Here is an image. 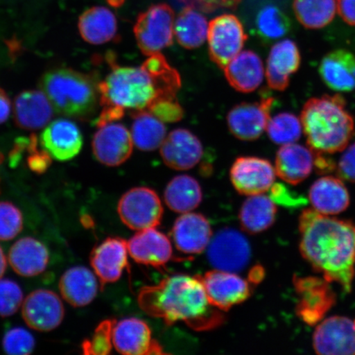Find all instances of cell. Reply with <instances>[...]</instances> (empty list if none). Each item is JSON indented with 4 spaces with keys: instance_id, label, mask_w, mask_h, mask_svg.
<instances>
[{
    "instance_id": "obj_25",
    "label": "cell",
    "mask_w": 355,
    "mask_h": 355,
    "mask_svg": "<svg viewBox=\"0 0 355 355\" xmlns=\"http://www.w3.org/2000/svg\"><path fill=\"white\" fill-rule=\"evenodd\" d=\"M98 279L94 272L83 266L66 270L59 283L64 300L73 307H84L95 300L99 291Z\"/></svg>"
},
{
    "instance_id": "obj_18",
    "label": "cell",
    "mask_w": 355,
    "mask_h": 355,
    "mask_svg": "<svg viewBox=\"0 0 355 355\" xmlns=\"http://www.w3.org/2000/svg\"><path fill=\"white\" fill-rule=\"evenodd\" d=\"M39 141L42 148L60 162L76 157L83 145L82 132L77 124L65 119L48 123Z\"/></svg>"
},
{
    "instance_id": "obj_11",
    "label": "cell",
    "mask_w": 355,
    "mask_h": 355,
    "mask_svg": "<svg viewBox=\"0 0 355 355\" xmlns=\"http://www.w3.org/2000/svg\"><path fill=\"white\" fill-rule=\"evenodd\" d=\"M213 307L227 311L251 295L250 283L236 273L215 270L200 277Z\"/></svg>"
},
{
    "instance_id": "obj_8",
    "label": "cell",
    "mask_w": 355,
    "mask_h": 355,
    "mask_svg": "<svg viewBox=\"0 0 355 355\" xmlns=\"http://www.w3.org/2000/svg\"><path fill=\"white\" fill-rule=\"evenodd\" d=\"M248 37L236 16L216 17L208 26L207 41L211 61L224 69L241 52Z\"/></svg>"
},
{
    "instance_id": "obj_51",
    "label": "cell",
    "mask_w": 355,
    "mask_h": 355,
    "mask_svg": "<svg viewBox=\"0 0 355 355\" xmlns=\"http://www.w3.org/2000/svg\"><path fill=\"white\" fill-rule=\"evenodd\" d=\"M110 6L114 8H119L123 6L125 0H107Z\"/></svg>"
},
{
    "instance_id": "obj_29",
    "label": "cell",
    "mask_w": 355,
    "mask_h": 355,
    "mask_svg": "<svg viewBox=\"0 0 355 355\" xmlns=\"http://www.w3.org/2000/svg\"><path fill=\"white\" fill-rule=\"evenodd\" d=\"M225 76L235 90L254 92L263 81L264 66L261 58L252 51H244L225 66Z\"/></svg>"
},
{
    "instance_id": "obj_23",
    "label": "cell",
    "mask_w": 355,
    "mask_h": 355,
    "mask_svg": "<svg viewBox=\"0 0 355 355\" xmlns=\"http://www.w3.org/2000/svg\"><path fill=\"white\" fill-rule=\"evenodd\" d=\"M300 63V52L295 42L287 39L274 44L266 64L268 86L273 90L285 91L290 85L291 75L298 71Z\"/></svg>"
},
{
    "instance_id": "obj_17",
    "label": "cell",
    "mask_w": 355,
    "mask_h": 355,
    "mask_svg": "<svg viewBox=\"0 0 355 355\" xmlns=\"http://www.w3.org/2000/svg\"><path fill=\"white\" fill-rule=\"evenodd\" d=\"M112 343L119 353L127 355L163 354L161 345L153 338L148 324L136 318L114 322Z\"/></svg>"
},
{
    "instance_id": "obj_53",
    "label": "cell",
    "mask_w": 355,
    "mask_h": 355,
    "mask_svg": "<svg viewBox=\"0 0 355 355\" xmlns=\"http://www.w3.org/2000/svg\"><path fill=\"white\" fill-rule=\"evenodd\" d=\"M354 322H355V321H354Z\"/></svg>"
},
{
    "instance_id": "obj_42",
    "label": "cell",
    "mask_w": 355,
    "mask_h": 355,
    "mask_svg": "<svg viewBox=\"0 0 355 355\" xmlns=\"http://www.w3.org/2000/svg\"><path fill=\"white\" fill-rule=\"evenodd\" d=\"M4 352L11 355H28L33 352L35 341L31 333L21 327L8 330L3 338Z\"/></svg>"
},
{
    "instance_id": "obj_4",
    "label": "cell",
    "mask_w": 355,
    "mask_h": 355,
    "mask_svg": "<svg viewBox=\"0 0 355 355\" xmlns=\"http://www.w3.org/2000/svg\"><path fill=\"white\" fill-rule=\"evenodd\" d=\"M105 60L110 72L97 83L101 108L146 110L155 101L166 99L157 80L143 66L119 65L112 52Z\"/></svg>"
},
{
    "instance_id": "obj_50",
    "label": "cell",
    "mask_w": 355,
    "mask_h": 355,
    "mask_svg": "<svg viewBox=\"0 0 355 355\" xmlns=\"http://www.w3.org/2000/svg\"><path fill=\"white\" fill-rule=\"evenodd\" d=\"M241 0H219L220 8H234Z\"/></svg>"
},
{
    "instance_id": "obj_49",
    "label": "cell",
    "mask_w": 355,
    "mask_h": 355,
    "mask_svg": "<svg viewBox=\"0 0 355 355\" xmlns=\"http://www.w3.org/2000/svg\"><path fill=\"white\" fill-rule=\"evenodd\" d=\"M7 268V259L6 254L2 250V248L0 247V279L3 276L4 272H6V270Z\"/></svg>"
},
{
    "instance_id": "obj_28",
    "label": "cell",
    "mask_w": 355,
    "mask_h": 355,
    "mask_svg": "<svg viewBox=\"0 0 355 355\" xmlns=\"http://www.w3.org/2000/svg\"><path fill=\"white\" fill-rule=\"evenodd\" d=\"M309 201L315 211L323 215H337L347 209L350 198L343 180L333 176L322 177L309 189Z\"/></svg>"
},
{
    "instance_id": "obj_45",
    "label": "cell",
    "mask_w": 355,
    "mask_h": 355,
    "mask_svg": "<svg viewBox=\"0 0 355 355\" xmlns=\"http://www.w3.org/2000/svg\"><path fill=\"white\" fill-rule=\"evenodd\" d=\"M336 170L340 179L355 183V143L341 155Z\"/></svg>"
},
{
    "instance_id": "obj_47",
    "label": "cell",
    "mask_w": 355,
    "mask_h": 355,
    "mask_svg": "<svg viewBox=\"0 0 355 355\" xmlns=\"http://www.w3.org/2000/svg\"><path fill=\"white\" fill-rule=\"evenodd\" d=\"M11 114V101L6 92L0 88V124L7 121Z\"/></svg>"
},
{
    "instance_id": "obj_30",
    "label": "cell",
    "mask_w": 355,
    "mask_h": 355,
    "mask_svg": "<svg viewBox=\"0 0 355 355\" xmlns=\"http://www.w3.org/2000/svg\"><path fill=\"white\" fill-rule=\"evenodd\" d=\"M319 73L331 90L352 92L355 89V55L345 50L328 53L322 60Z\"/></svg>"
},
{
    "instance_id": "obj_20",
    "label": "cell",
    "mask_w": 355,
    "mask_h": 355,
    "mask_svg": "<svg viewBox=\"0 0 355 355\" xmlns=\"http://www.w3.org/2000/svg\"><path fill=\"white\" fill-rule=\"evenodd\" d=\"M128 243L124 239L110 237L92 250L90 261L101 288L116 282L128 266Z\"/></svg>"
},
{
    "instance_id": "obj_1",
    "label": "cell",
    "mask_w": 355,
    "mask_h": 355,
    "mask_svg": "<svg viewBox=\"0 0 355 355\" xmlns=\"http://www.w3.org/2000/svg\"><path fill=\"white\" fill-rule=\"evenodd\" d=\"M300 250L313 268L345 292L352 291L355 276V225L314 209L300 217Z\"/></svg>"
},
{
    "instance_id": "obj_12",
    "label": "cell",
    "mask_w": 355,
    "mask_h": 355,
    "mask_svg": "<svg viewBox=\"0 0 355 355\" xmlns=\"http://www.w3.org/2000/svg\"><path fill=\"white\" fill-rule=\"evenodd\" d=\"M276 175L272 163L255 157H238L230 168V180L234 189L248 197L268 192Z\"/></svg>"
},
{
    "instance_id": "obj_31",
    "label": "cell",
    "mask_w": 355,
    "mask_h": 355,
    "mask_svg": "<svg viewBox=\"0 0 355 355\" xmlns=\"http://www.w3.org/2000/svg\"><path fill=\"white\" fill-rule=\"evenodd\" d=\"M79 33L86 42L103 44L118 38V24L114 13L105 7H92L78 21Z\"/></svg>"
},
{
    "instance_id": "obj_48",
    "label": "cell",
    "mask_w": 355,
    "mask_h": 355,
    "mask_svg": "<svg viewBox=\"0 0 355 355\" xmlns=\"http://www.w3.org/2000/svg\"><path fill=\"white\" fill-rule=\"evenodd\" d=\"M264 277V269L260 266H256L250 273V283H260Z\"/></svg>"
},
{
    "instance_id": "obj_41",
    "label": "cell",
    "mask_w": 355,
    "mask_h": 355,
    "mask_svg": "<svg viewBox=\"0 0 355 355\" xmlns=\"http://www.w3.org/2000/svg\"><path fill=\"white\" fill-rule=\"evenodd\" d=\"M114 321L106 320L97 327L90 339L84 341L82 349L84 354L104 355L112 349V329Z\"/></svg>"
},
{
    "instance_id": "obj_14",
    "label": "cell",
    "mask_w": 355,
    "mask_h": 355,
    "mask_svg": "<svg viewBox=\"0 0 355 355\" xmlns=\"http://www.w3.org/2000/svg\"><path fill=\"white\" fill-rule=\"evenodd\" d=\"M273 104V97L263 96L259 101L235 105L227 115L230 132L243 141L259 139L268 126Z\"/></svg>"
},
{
    "instance_id": "obj_46",
    "label": "cell",
    "mask_w": 355,
    "mask_h": 355,
    "mask_svg": "<svg viewBox=\"0 0 355 355\" xmlns=\"http://www.w3.org/2000/svg\"><path fill=\"white\" fill-rule=\"evenodd\" d=\"M337 12L346 24L355 26V0H337Z\"/></svg>"
},
{
    "instance_id": "obj_6",
    "label": "cell",
    "mask_w": 355,
    "mask_h": 355,
    "mask_svg": "<svg viewBox=\"0 0 355 355\" xmlns=\"http://www.w3.org/2000/svg\"><path fill=\"white\" fill-rule=\"evenodd\" d=\"M174 21L175 12L166 3L155 4L140 13L133 32L144 55H153L171 46Z\"/></svg>"
},
{
    "instance_id": "obj_13",
    "label": "cell",
    "mask_w": 355,
    "mask_h": 355,
    "mask_svg": "<svg viewBox=\"0 0 355 355\" xmlns=\"http://www.w3.org/2000/svg\"><path fill=\"white\" fill-rule=\"evenodd\" d=\"M313 345L319 355H355V322L334 316L321 322L314 331Z\"/></svg>"
},
{
    "instance_id": "obj_26",
    "label": "cell",
    "mask_w": 355,
    "mask_h": 355,
    "mask_svg": "<svg viewBox=\"0 0 355 355\" xmlns=\"http://www.w3.org/2000/svg\"><path fill=\"white\" fill-rule=\"evenodd\" d=\"M314 166V153L300 144L283 145L276 157V174L286 183L297 185L311 175Z\"/></svg>"
},
{
    "instance_id": "obj_35",
    "label": "cell",
    "mask_w": 355,
    "mask_h": 355,
    "mask_svg": "<svg viewBox=\"0 0 355 355\" xmlns=\"http://www.w3.org/2000/svg\"><path fill=\"white\" fill-rule=\"evenodd\" d=\"M206 17L196 8L187 6L180 12L175 24V35L182 47L193 50L202 46L207 38Z\"/></svg>"
},
{
    "instance_id": "obj_34",
    "label": "cell",
    "mask_w": 355,
    "mask_h": 355,
    "mask_svg": "<svg viewBox=\"0 0 355 355\" xmlns=\"http://www.w3.org/2000/svg\"><path fill=\"white\" fill-rule=\"evenodd\" d=\"M132 139L137 149L152 152L166 139V128L148 110L132 111Z\"/></svg>"
},
{
    "instance_id": "obj_3",
    "label": "cell",
    "mask_w": 355,
    "mask_h": 355,
    "mask_svg": "<svg viewBox=\"0 0 355 355\" xmlns=\"http://www.w3.org/2000/svg\"><path fill=\"white\" fill-rule=\"evenodd\" d=\"M340 95L316 97L306 102L301 113L307 143L314 153L343 152L354 135L352 115Z\"/></svg>"
},
{
    "instance_id": "obj_2",
    "label": "cell",
    "mask_w": 355,
    "mask_h": 355,
    "mask_svg": "<svg viewBox=\"0 0 355 355\" xmlns=\"http://www.w3.org/2000/svg\"><path fill=\"white\" fill-rule=\"evenodd\" d=\"M137 300L146 314L162 319L167 325L182 322L201 331L224 322V314L210 304L200 277L172 275L158 285L141 288Z\"/></svg>"
},
{
    "instance_id": "obj_21",
    "label": "cell",
    "mask_w": 355,
    "mask_h": 355,
    "mask_svg": "<svg viewBox=\"0 0 355 355\" xmlns=\"http://www.w3.org/2000/svg\"><path fill=\"white\" fill-rule=\"evenodd\" d=\"M161 155L167 166L177 171H187L201 161L203 148L193 132L178 128L163 141Z\"/></svg>"
},
{
    "instance_id": "obj_39",
    "label": "cell",
    "mask_w": 355,
    "mask_h": 355,
    "mask_svg": "<svg viewBox=\"0 0 355 355\" xmlns=\"http://www.w3.org/2000/svg\"><path fill=\"white\" fill-rule=\"evenodd\" d=\"M22 215L15 204L0 202V241H11L21 232Z\"/></svg>"
},
{
    "instance_id": "obj_22",
    "label": "cell",
    "mask_w": 355,
    "mask_h": 355,
    "mask_svg": "<svg viewBox=\"0 0 355 355\" xmlns=\"http://www.w3.org/2000/svg\"><path fill=\"white\" fill-rule=\"evenodd\" d=\"M212 236L209 221L198 213L182 214L172 228L173 241L184 254H201L207 250Z\"/></svg>"
},
{
    "instance_id": "obj_52",
    "label": "cell",
    "mask_w": 355,
    "mask_h": 355,
    "mask_svg": "<svg viewBox=\"0 0 355 355\" xmlns=\"http://www.w3.org/2000/svg\"><path fill=\"white\" fill-rule=\"evenodd\" d=\"M3 159H4V157H3V155L1 153H0V166L2 165V163L3 162Z\"/></svg>"
},
{
    "instance_id": "obj_44",
    "label": "cell",
    "mask_w": 355,
    "mask_h": 355,
    "mask_svg": "<svg viewBox=\"0 0 355 355\" xmlns=\"http://www.w3.org/2000/svg\"><path fill=\"white\" fill-rule=\"evenodd\" d=\"M40 141L35 135H31V143L28 153V166L31 171L42 174L51 165V157L46 150L40 149Z\"/></svg>"
},
{
    "instance_id": "obj_7",
    "label": "cell",
    "mask_w": 355,
    "mask_h": 355,
    "mask_svg": "<svg viewBox=\"0 0 355 355\" xmlns=\"http://www.w3.org/2000/svg\"><path fill=\"white\" fill-rule=\"evenodd\" d=\"M118 213L127 227L139 232L157 227L162 219L163 207L154 190L139 187L123 195L118 204Z\"/></svg>"
},
{
    "instance_id": "obj_43",
    "label": "cell",
    "mask_w": 355,
    "mask_h": 355,
    "mask_svg": "<svg viewBox=\"0 0 355 355\" xmlns=\"http://www.w3.org/2000/svg\"><path fill=\"white\" fill-rule=\"evenodd\" d=\"M146 110L159 121L166 123L179 122L184 114V109L177 99L155 101Z\"/></svg>"
},
{
    "instance_id": "obj_10",
    "label": "cell",
    "mask_w": 355,
    "mask_h": 355,
    "mask_svg": "<svg viewBox=\"0 0 355 355\" xmlns=\"http://www.w3.org/2000/svg\"><path fill=\"white\" fill-rule=\"evenodd\" d=\"M207 257L216 270L237 273L251 259L250 242L239 230L225 228L212 236L207 248Z\"/></svg>"
},
{
    "instance_id": "obj_24",
    "label": "cell",
    "mask_w": 355,
    "mask_h": 355,
    "mask_svg": "<svg viewBox=\"0 0 355 355\" xmlns=\"http://www.w3.org/2000/svg\"><path fill=\"white\" fill-rule=\"evenodd\" d=\"M53 114L51 101L42 91L22 92L15 98L13 115L17 125L22 130H41L51 122Z\"/></svg>"
},
{
    "instance_id": "obj_38",
    "label": "cell",
    "mask_w": 355,
    "mask_h": 355,
    "mask_svg": "<svg viewBox=\"0 0 355 355\" xmlns=\"http://www.w3.org/2000/svg\"><path fill=\"white\" fill-rule=\"evenodd\" d=\"M266 130L274 144L283 146L298 141L303 132V125L296 115L284 112L270 118Z\"/></svg>"
},
{
    "instance_id": "obj_32",
    "label": "cell",
    "mask_w": 355,
    "mask_h": 355,
    "mask_svg": "<svg viewBox=\"0 0 355 355\" xmlns=\"http://www.w3.org/2000/svg\"><path fill=\"white\" fill-rule=\"evenodd\" d=\"M277 208L273 200L266 195H252L243 203L239 220L248 233L259 234L268 230L276 220Z\"/></svg>"
},
{
    "instance_id": "obj_37",
    "label": "cell",
    "mask_w": 355,
    "mask_h": 355,
    "mask_svg": "<svg viewBox=\"0 0 355 355\" xmlns=\"http://www.w3.org/2000/svg\"><path fill=\"white\" fill-rule=\"evenodd\" d=\"M257 32L266 41L278 40L286 35L291 29V21L279 8L266 6L259 11L256 19Z\"/></svg>"
},
{
    "instance_id": "obj_33",
    "label": "cell",
    "mask_w": 355,
    "mask_h": 355,
    "mask_svg": "<svg viewBox=\"0 0 355 355\" xmlns=\"http://www.w3.org/2000/svg\"><path fill=\"white\" fill-rule=\"evenodd\" d=\"M166 205L173 211L184 214L200 205L202 191L197 180L187 175H178L171 180L165 190Z\"/></svg>"
},
{
    "instance_id": "obj_5",
    "label": "cell",
    "mask_w": 355,
    "mask_h": 355,
    "mask_svg": "<svg viewBox=\"0 0 355 355\" xmlns=\"http://www.w3.org/2000/svg\"><path fill=\"white\" fill-rule=\"evenodd\" d=\"M97 83L91 75L60 68L44 75L41 87L57 113L85 119L91 116L100 105Z\"/></svg>"
},
{
    "instance_id": "obj_9",
    "label": "cell",
    "mask_w": 355,
    "mask_h": 355,
    "mask_svg": "<svg viewBox=\"0 0 355 355\" xmlns=\"http://www.w3.org/2000/svg\"><path fill=\"white\" fill-rule=\"evenodd\" d=\"M294 286L299 295L297 316L309 326L317 325L336 304V295L330 283L324 278L295 277Z\"/></svg>"
},
{
    "instance_id": "obj_16",
    "label": "cell",
    "mask_w": 355,
    "mask_h": 355,
    "mask_svg": "<svg viewBox=\"0 0 355 355\" xmlns=\"http://www.w3.org/2000/svg\"><path fill=\"white\" fill-rule=\"evenodd\" d=\"M132 148V135L121 123L105 124L99 127L93 137V155L105 166H121L130 158Z\"/></svg>"
},
{
    "instance_id": "obj_15",
    "label": "cell",
    "mask_w": 355,
    "mask_h": 355,
    "mask_svg": "<svg viewBox=\"0 0 355 355\" xmlns=\"http://www.w3.org/2000/svg\"><path fill=\"white\" fill-rule=\"evenodd\" d=\"M26 325L38 331L56 329L64 318V307L59 295L49 290H37L26 296L21 305Z\"/></svg>"
},
{
    "instance_id": "obj_27",
    "label": "cell",
    "mask_w": 355,
    "mask_h": 355,
    "mask_svg": "<svg viewBox=\"0 0 355 355\" xmlns=\"http://www.w3.org/2000/svg\"><path fill=\"white\" fill-rule=\"evenodd\" d=\"M50 255L46 246L34 238L20 239L8 252V261L19 276H38L46 269Z\"/></svg>"
},
{
    "instance_id": "obj_36",
    "label": "cell",
    "mask_w": 355,
    "mask_h": 355,
    "mask_svg": "<svg viewBox=\"0 0 355 355\" xmlns=\"http://www.w3.org/2000/svg\"><path fill=\"white\" fill-rule=\"evenodd\" d=\"M297 19L306 28L320 29L331 24L337 11V0H295Z\"/></svg>"
},
{
    "instance_id": "obj_40",
    "label": "cell",
    "mask_w": 355,
    "mask_h": 355,
    "mask_svg": "<svg viewBox=\"0 0 355 355\" xmlns=\"http://www.w3.org/2000/svg\"><path fill=\"white\" fill-rule=\"evenodd\" d=\"M24 300L19 284L10 279H0V317L12 316L21 307Z\"/></svg>"
},
{
    "instance_id": "obj_19",
    "label": "cell",
    "mask_w": 355,
    "mask_h": 355,
    "mask_svg": "<svg viewBox=\"0 0 355 355\" xmlns=\"http://www.w3.org/2000/svg\"><path fill=\"white\" fill-rule=\"evenodd\" d=\"M128 254L139 264L161 270L172 259V244L155 228L139 230L127 242Z\"/></svg>"
}]
</instances>
